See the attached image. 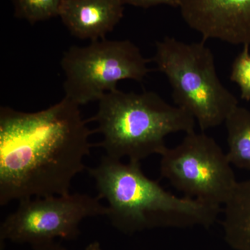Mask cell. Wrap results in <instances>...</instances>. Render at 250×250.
<instances>
[{
    "label": "cell",
    "mask_w": 250,
    "mask_h": 250,
    "mask_svg": "<svg viewBox=\"0 0 250 250\" xmlns=\"http://www.w3.org/2000/svg\"><path fill=\"white\" fill-rule=\"evenodd\" d=\"M180 0H121L123 4H129L137 7L147 8L159 5H167V6L179 7Z\"/></svg>",
    "instance_id": "5bb4252c"
},
{
    "label": "cell",
    "mask_w": 250,
    "mask_h": 250,
    "mask_svg": "<svg viewBox=\"0 0 250 250\" xmlns=\"http://www.w3.org/2000/svg\"><path fill=\"white\" fill-rule=\"evenodd\" d=\"M99 198L108 203L106 216L112 226L125 235L156 228H209L222 208L167 192L148 178L141 164L107 155L88 169Z\"/></svg>",
    "instance_id": "7a4b0ae2"
},
{
    "label": "cell",
    "mask_w": 250,
    "mask_h": 250,
    "mask_svg": "<svg viewBox=\"0 0 250 250\" xmlns=\"http://www.w3.org/2000/svg\"><path fill=\"white\" fill-rule=\"evenodd\" d=\"M15 17L31 24L59 16L62 0H11Z\"/></svg>",
    "instance_id": "7c38bea8"
},
{
    "label": "cell",
    "mask_w": 250,
    "mask_h": 250,
    "mask_svg": "<svg viewBox=\"0 0 250 250\" xmlns=\"http://www.w3.org/2000/svg\"><path fill=\"white\" fill-rule=\"evenodd\" d=\"M153 62L168 80L176 106L191 115L202 131L225 123L239 106L219 79L214 57L204 41L188 43L164 38L156 42Z\"/></svg>",
    "instance_id": "277c9868"
},
{
    "label": "cell",
    "mask_w": 250,
    "mask_h": 250,
    "mask_svg": "<svg viewBox=\"0 0 250 250\" xmlns=\"http://www.w3.org/2000/svg\"><path fill=\"white\" fill-rule=\"evenodd\" d=\"M98 196L75 193L34 197L20 201L17 209L0 226L1 246L9 241L31 246L57 238L76 239L85 218L106 215Z\"/></svg>",
    "instance_id": "52a82bcc"
},
{
    "label": "cell",
    "mask_w": 250,
    "mask_h": 250,
    "mask_svg": "<svg viewBox=\"0 0 250 250\" xmlns=\"http://www.w3.org/2000/svg\"><path fill=\"white\" fill-rule=\"evenodd\" d=\"M178 8L204 41L250 45V0H180Z\"/></svg>",
    "instance_id": "ba28073f"
},
{
    "label": "cell",
    "mask_w": 250,
    "mask_h": 250,
    "mask_svg": "<svg viewBox=\"0 0 250 250\" xmlns=\"http://www.w3.org/2000/svg\"><path fill=\"white\" fill-rule=\"evenodd\" d=\"M222 211L227 244L233 250H250V179L237 182Z\"/></svg>",
    "instance_id": "30bf717a"
},
{
    "label": "cell",
    "mask_w": 250,
    "mask_h": 250,
    "mask_svg": "<svg viewBox=\"0 0 250 250\" xmlns=\"http://www.w3.org/2000/svg\"><path fill=\"white\" fill-rule=\"evenodd\" d=\"M98 109L87 123L95 122L94 131L103 135L106 155L140 162L165 151L166 139L174 133L195 131V120L187 111L166 103L152 91L125 93L118 89L105 93Z\"/></svg>",
    "instance_id": "3957f363"
},
{
    "label": "cell",
    "mask_w": 250,
    "mask_h": 250,
    "mask_svg": "<svg viewBox=\"0 0 250 250\" xmlns=\"http://www.w3.org/2000/svg\"><path fill=\"white\" fill-rule=\"evenodd\" d=\"M225 124L228 131L229 160L238 168L250 170V111L238 106Z\"/></svg>",
    "instance_id": "8fae6325"
},
{
    "label": "cell",
    "mask_w": 250,
    "mask_h": 250,
    "mask_svg": "<svg viewBox=\"0 0 250 250\" xmlns=\"http://www.w3.org/2000/svg\"><path fill=\"white\" fill-rule=\"evenodd\" d=\"M31 248L33 250H66L65 248L54 241L34 245Z\"/></svg>",
    "instance_id": "9a60e30c"
},
{
    "label": "cell",
    "mask_w": 250,
    "mask_h": 250,
    "mask_svg": "<svg viewBox=\"0 0 250 250\" xmlns=\"http://www.w3.org/2000/svg\"><path fill=\"white\" fill-rule=\"evenodd\" d=\"M161 177L184 196L223 207L237 181L228 155L214 139L195 131L161 154Z\"/></svg>",
    "instance_id": "8992f818"
},
{
    "label": "cell",
    "mask_w": 250,
    "mask_h": 250,
    "mask_svg": "<svg viewBox=\"0 0 250 250\" xmlns=\"http://www.w3.org/2000/svg\"><path fill=\"white\" fill-rule=\"evenodd\" d=\"M87 123L66 97L34 113L1 106L0 205L69 194L93 146Z\"/></svg>",
    "instance_id": "6da1fadb"
},
{
    "label": "cell",
    "mask_w": 250,
    "mask_h": 250,
    "mask_svg": "<svg viewBox=\"0 0 250 250\" xmlns=\"http://www.w3.org/2000/svg\"><path fill=\"white\" fill-rule=\"evenodd\" d=\"M230 79L241 90L243 100L250 101V45L243 46L231 65Z\"/></svg>",
    "instance_id": "4fadbf2b"
},
{
    "label": "cell",
    "mask_w": 250,
    "mask_h": 250,
    "mask_svg": "<svg viewBox=\"0 0 250 250\" xmlns=\"http://www.w3.org/2000/svg\"><path fill=\"white\" fill-rule=\"evenodd\" d=\"M85 250H103L98 241L93 242L86 247Z\"/></svg>",
    "instance_id": "2e32d148"
},
{
    "label": "cell",
    "mask_w": 250,
    "mask_h": 250,
    "mask_svg": "<svg viewBox=\"0 0 250 250\" xmlns=\"http://www.w3.org/2000/svg\"><path fill=\"white\" fill-rule=\"evenodd\" d=\"M123 13L121 0H62L59 16L72 36L95 41L106 39Z\"/></svg>",
    "instance_id": "9c48e42d"
},
{
    "label": "cell",
    "mask_w": 250,
    "mask_h": 250,
    "mask_svg": "<svg viewBox=\"0 0 250 250\" xmlns=\"http://www.w3.org/2000/svg\"><path fill=\"white\" fill-rule=\"evenodd\" d=\"M147 63L129 40L104 39L85 47L72 46L61 60L65 97L80 106L99 101L105 93L118 89L121 81L143 82L149 72Z\"/></svg>",
    "instance_id": "5b68a950"
}]
</instances>
